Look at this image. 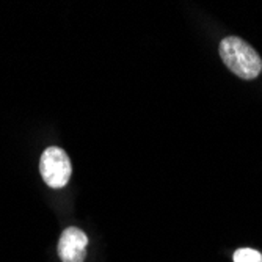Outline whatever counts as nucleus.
I'll list each match as a JSON object with an SVG mask.
<instances>
[{"mask_svg": "<svg viewBox=\"0 0 262 262\" xmlns=\"http://www.w3.org/2000/svg\"><path fill=\"white\" fill-rule=\"evenodd\" d=\"M220 57L229 71L245 80L256 79L262 71V60L257 52L237 36H228L220 42Z\"/></svg>", "mask_w": 262, "mask_h": 262, "instance_id": "obj_1", "label": "nucleus"}, {"mask_svg": "<svg viewBox=\"0 0 262 262\" xmlns=\"http://www.w3.org/2000/svg\"><path fill=\"white\" fill-rule=\"evenodd\" d=\"M39 171L44 182L52 188H61L68 184L73 168L68 154L57 146L47 148L39 160Z\"/></svg>", "mask_w": 262, "mask_h": 262, "instance_id": "obj_2", "label": "nucleus"}, {"mask_svg": "<svg viewBox=\"0 0 262 262\" xmlns=\"http://www.w3.org/2000/svg\"><path fill=\"white\" fill-rule=\"evenodd\" d=\"M88 237L79 228H66L58 242V256L63 262H83Z\"/></svg>", "mask_w": 262, "mask_h": 262, "instance_id": "obj_3", "label": "nucleus"}, {"mask_svg": "<svg viewBox=\"0 0 262 262\" xmlns=\"http://www.w3.org/2000/svg\"><path fill=\"white\" fill-rule=\"evenodd\" d=\"M234 262H262V254L253 248H241L234 253Z\"/></svg>", "mask_w": 262, "mask_h": 262, "instance_id": "obj_4", "label": "nucleus"}]
</instances>
